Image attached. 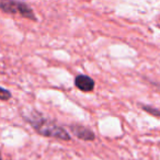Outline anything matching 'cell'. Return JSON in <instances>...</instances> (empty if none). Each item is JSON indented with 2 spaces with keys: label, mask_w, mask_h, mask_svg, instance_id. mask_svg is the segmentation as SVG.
Here are the masks:
<instances>
[{
  "label": "cell",
  "mask_w": 160,
  "mask_h": 160,
  "mask_svg": "<svg viewBox=\"0 0 160 160\" xmlns=\"http://www.w3.org/2000/svg\"><path fill=\"white\" fill-rule=\"evenodd\" d=\"M25 120L32 125V127L40 135L45 136V137H54L60 140H65V142L70 140V135L66 128L56 124L54 121L47 120L42 115H38L36 112L33 116L25 118Z\"/></svg>",
  "instance_id": "obj_1"
},
{
  "label": "cell",
  "mask_w": 160,
  "mask_h": 160,
  "mask_svg": "<svg viewBox=\"0 0 160 160\" xmlns=\"http://www.w3.org/2000/svg\"><path fill=\"white\" fill-rule=\"evenodd\" d=\"M1 9L8 13H19L23 18L36 21V17L28 5L16 0H1Z\"/></svg>",
  "instance_id": "obj_2"
},
{
  "label": "cell",
  "mask_w": 160,
  "mask_h": 160,
  "mask_svg": "<svg viewBox=\"0 0 160 160\" xmlns=\"http://www.w3.org/2000/svg\"><path fill=\"white\" fill-rule=\"evenodd\" d=\"M69 127H70L71 133L79 139L86 140V142H92V140L96 139V135H94L93 132L90 128H88V127L83 126V125L71 124Z\"/></svg>",
  "instance_id": "obj_3"
},
{
  "label": "cell",
  "mask_w": 160,
  "mask_h": 160,
  "mask_svg": "<svg viewBox=\"0 0 160 160\" xmlns=\"http://www.w3.org/2000/svg\"><path fill=\"white\" fill-rule=\"evenodd\" d=\"M75 86L82 92H91L94 89V80L86 75H78L75 78Z\"/></svg>",
  "instance_id": "obj_4"
},
{
  "label": "cell",
  "mask_w": 160,
  "mask_h": 160,
  "mask_svg": "<svg viewBox=\"0 0 160 160\" xmlns=\"http://www.w3.org/2000/svg\"><path fill=\"white\" fill-rule=\"evenodd\" d=\"M140 108H142L145 112L150 114V115L155 116V118H160V110L157 109V108H153V107H151V105H146V104H142Z\"/></svg>",
  "instance_id": "obj_5"
},
{
  "label": "cell",
  "mask_w": 160,
  "mask_h": 160,
  "mask_svg": "<svg viewBox=\"0 0 160 160\" xmlns=\"http://www.w3.org/2000/svg\"><path fill=\"white\" fill-rule=\"evenodd\" d=\"M12 94L9 90H7L6 88L1 87L0 88V99L2 101H8L9 99H11Z\"/></svg>",
  "instance_id": "obj_6"
}]
</instances>
